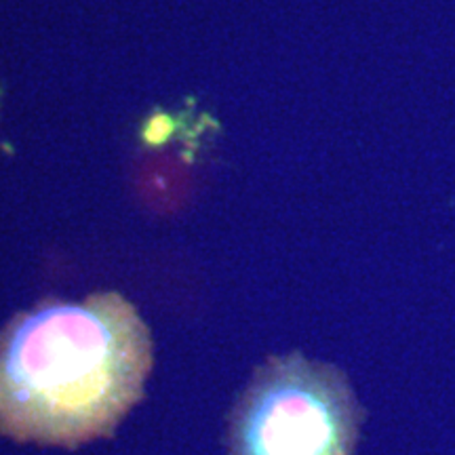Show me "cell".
I'll return each mask as SVG.
<instances>
[{
    "label": "cell",
    "mask_w": 455,
    "mask_h": 455,
    "mask_svg": "<svg viewBox=\"0 0 455 455\" xmlns=\"http://www.w3.org/2000/svg\"><path fill=\"white\" fill-rule=\"evenodd\" d=\"M152 365L150 329L121 293L38 301L0 329V435L68 449L110 436Z\"/></svg>",
    "instance_id": "obj_1"
},
{
    "label": "cell",
    "mask_w": 455,
    "mask_h": 455,
    "mask_svg": "<svg viewBox=\"0 0 455 455\" xmlns=\"http://www.w3.org/2000/svg\"><path fill=\"white\" fill-rule=\"evenodd\" d=\"M365 415L339 367L272 355L228 415V455H355Z\"/></svg>",
    "instance_id": "obj_2"
}]
</instances>
